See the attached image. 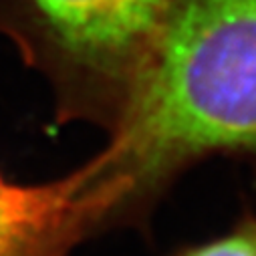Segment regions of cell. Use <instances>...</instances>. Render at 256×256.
Listing matches in <instances>:
<instances>
[{"instance_id":"cell-3","label":"cell","mask_w":256,"mask_h":256,"mask_svg":"<svg viewBox=\"0 0 256 256\" xmlns=\"http://www.w3.org/2000/svg\"><path fill=\"white\" fill-rule=\"evenodd\" d=\"M111 202L89 164L44 184L0 174V256H69L111 228Z\"/></svg>"},{"instance_id":"cell-1","label":"cell","mask_w":256,"mask_h":256,"mask_svg":"<svg viewBox=\"0 0 256 256\" xmlns=\"http://www.w3.org/2000/svg\"><path fill=\"white\" fill-rule=\"evenodd\" d=\"M210 158L256 160V0H174L91 158L115 226L144 220L174 180Z\"/></svg>"},{"instance_id":"cell-4","label":"cell","mask_w":256,"mask_h":256,"mask_svg":"<svg viewBox=\"0 0 256 256\" xmlns=\"http://www.w3.org/2000/svg\"><path fill=\"white\" fill-rule=\"evenodd\" d=\"M172 256H256V214L240 218L230 230L198 244H188Z\"/></svg>"},{"instance_id":"cell-2","label":"cell","mask_w":256,"mask_h":256,"mask_svg":"<svg viewBox=\"0 0 256 256\" xmlns=\"http://www.w3.org/2000/svg\"><path fill=\"white\" fill-rule=\"evenodd\" d=\"M174 0H0V34L48 83L60 123L111 132Z\"/></svg>"}]
</instances>
